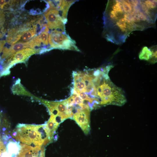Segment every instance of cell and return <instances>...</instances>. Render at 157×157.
<instances>
[{
  "mask_svg": "<svg viewBox=\"0 0 157 157\" xmlns=\"http://www.w3.org/2000/svg\"><path fill=\"white\" fill-rule=\"evenodd\" d=\"M103 19L104 36L117 44L124 42L132 32L143 30L147 25L139 0L108 1Z\"/></svg>",
  "mask_w": 157,
  "mask_h": 157,
  "instance_id": "obj_1",
  "label": "cell"
},
{
  "mask_svg": "<svg viewBox=\"0 0 157 157\" xmlns=\"http://www.w3.org/2000/svg\"><path fill=\"white\" fill-rule=\"evenodd\" d=\"M94 69L74 71L71 93L79 97L83 104L91 110L101 106L97 95L96 78Z\"/></svg>",
  "mask_w": 157,
  "mask_h": 157,
  "instance_id": "obj_2",
  "label": "cell"
},
{
  "mask_svg": "<svg viewBox=\"0 0 157 157\" xmlns=\"http://www.w3.org/2000/svg\"><path fill=\"white\" fill-rule=\"evenodd\" d=\"M13 136L22 144L33 146L41 147L50 142L49 133L44 125L19 124L13 133Z\"/></svg>",
  "mask_w": 157,
  "mask_h": 157,
  "instance_id": "obj_3",
  "label": "cell"
},
{
  "mask_svg": "<svg viewBox=\"0 0 157 157\" xmlns=\"http://www.w3.org/2000/svg\"><path fill=\"white\" fill-rule=\"evenodd\" d=\"M109 72L104 73L97 87L101 106L111 105L121 106L126 101L124 93L111 81L108 75Z\"/></svg>",
  "mask_w": 157,
  "mask_h": 157,
  "instance_id": "obj_4",
  "label": "cell"
},
{
  "mask_svg": "<svg viewBox=\"0 0 157 157\" xmlns=\"http://www.w3.org/2000/svg\"><path fill=\"white\" fill-rule=\"evenodd\" d=\"M44 52V50L42 49L29 48L18 51L6 58L0 65V69L2 72L0 76H2L8 75L10 73V69L15 65L26 62L30 56L34 54L41 53Z\"/></svg>",
  "mask_w": 157,
  "mask_h": 157,
  "instance_id": "obj_5",
  "label": "cell"
},
{
  "mask_svg": "<svg viewBox=\"0 0 157 157\" xmlns=\"http://www.w3.org/2000/svg\"><path fill=\"white\" fill-rule=\"evenodd\" d=\"M48 42L52 49H58L79 51L75 42L65 31L53 30L49 34Z\"/></svg>",
  "mask_w": 157,
  "mask_h": 157,
  "instance_id": "obj_6",
  "label": "cell"
},
{
  "mask_svg": "<svg viewBox=\"0 0 157 157\" xmlns=\"http://www.w3.org/2000/svg\"><path fill=\"white\" fill-rule=\"evenodd\" d=\"M47 107L50 117L58 125L65 119L71 118L67 107V99L59 101H50L42 100Z\"/></svg>",
  "mask_w": 157,
  "mask_h": 157,
  "instance_id": "obj_7",
  "label": "cell"
},
{
  "mask_svg": "<svg viewBox=\"0 0 157 157\" xmlns=\"http://www.w3.org/2000/svg\"><path fill=\"white\" fill-rule=\"evenodd\" d=\"M44 15L49 28L65 31V24L67 19L63 17L62 13L58 10L49 6L44 12Z\"/></svg>",
  "mask_w": 157,
  "mask_h": 157,
  "instance_id": "obj_8",
  "label": "cell"
},
{
  "mask_svg": "<svg viewBox=\"0 0 157 157\" xmlns=\"http://www.w3.org/2000/svg\"><path fill=\"white\" fill-rule=\"evenodd\" d=\"M38 45L33 37L26 42H18L12 45L9 47H5L3 49L2 53L0 57V63H2L3 59L10 57L16 52L24 49L29 48L35 49Z\"/></svg>",
  "mask_w": 157,
  "mask_h": 157,
  "instance_id": "obj_9",
  "label": "cell"
},
{
  "mask_svg": "<svg viewBox=\"0 0 157 157\" xmlns=\"http://www.w3.org/2000/svg\"><path fill=\"white\" fill-rule=\"evenodd\" d=\"M90 110H85L76 112L73 116L72 118L76 121L85 134L90 131Z\"/></svg>",
  "mask_w": 157,
  "mask_h": 157,
  "instance_id": "obj_10",
  "label": "cell"
},
{
  "mask_svg": "<svg viewBox=\"0 0 157 157\" xmlns=\"http://www.w3.org/2000/svg\"><path fill=\"white\" fill-rule=\"evenodd\" d=\"M139 2L143 12L155 22L157 17V0H140Z\"/></svg>",
  "mask_w": 157,
  "mask_h": 157,
  "instance_id": "obj_11",
  "label": "cell"
},
{
  "mask_svg": "<svg viewBox=\"0 0 157 157\" xmlns=\"http://www.w3.org/2000/svg\"><path fill=\"white\" fill-rule=\"evenodd\" d=\"M20 148L17 157H40V151L41 147L33 146L30 145L21 144ZM41 153V152H40Z\"/></svg>",
  "mask_w": 157,
  "mask_h": 157,
  "instance_id": "obj_12",
  "label": "cell"
},
{
  "mask_svg": "<svg viewBox=\"0 0 157 157\" xmlns=\"http://www.w3.org/2000/svg\"><path fill=\"white\" fill-rule=\"evenodd\" d=\"M139 58L140 60L148 61L152 63L157 62L156 46L149 48L146 46L144 47L140 51Z\"/></svg>",
  "mask_w": 157,
  "mask_h": 157,
  "instance_id": "obj_13",
  "label": "cell"
},
{
  "mask_svg": "<svg viewBox=\"0 0 157 157\" xmlns=\"http://www.w3.org/2000/svg\"><path fill=\"white\" fill-rule=\"evenodd\" d=\"M26 29L25 27L10 29L8 31L6 37V42L12 45L16 43L20 39L23 33Z\"/></svg>",
  "mask_w": 157,
  "mask_h": 157,
  "instance_id": "obj_14",
  "label": "cell"
},
{
  "mask_svg": "<svg viewBox=\"0 0 157 157\" xmlns=\"http://www.w3.org/2000/svg\"><path fill=\"white\" fill-rule=\"evenodd\" d=\"M11 91L14 94L31 96V94L27 91L22 85L19 78L17 79L11 88Z\"/></svg>",
  "mask_w": 157,
  "mask_h": 157,
  "instance_id": "obj_15",
  "label": "cell"
},
{
  "mask_svg": "<svg viewBox=\"0 0 157 157\" xmlns=\"http://www.w3.org/2000/svg\"><path fill=\"white\" fill-rule=\"evenodd\" d=\"M37 26L34 25L25 30L23 33L22 37L18 42H28L34 37L37 33Z\"/></svg>",
  "mask_w": 157,
  "mask_h": 157,
  "instance_id": "obj_16",
  "label": "cell"
},
{
  "mask_svg": "<svg viewBox=\"0 0 157 157\" xmlns=\"http://www.w3.org/2000/svg\"><path fill=\"white\" fill-rule=\"evenodd\" d=\"M20 148V144L17 142L12 141L8 143L6 149L10 157H15L19 153Z\"/></svg>",
  "mask_w": 157,
  "mask_h": 157,
  "instance_id": "obj_17",
  "label": "cell"
},
{
  "mask_svg": "<svg viewBox=\"0 0 157 157\" xmlns=\"http://www.w3.org/2000/svg\"><path fill=\"white\" fill-rule=\"evenodd\" d=\"M49 32L43 31L38 35L41 43L45 46L48 44Z\"/></svg>",
  "mask_w": 157,
  "mask_h": 157,
  "instance_id": "obj_18",
  "label": "cell"
},
{
  "mask_svg": "<svg viewBox=\"0 0 157 157\" xmlns=\"http://www.w3.org/2000/svg\"><path fill=\"white\" fill-rule=\"evenodd\" d=\"M5 16L2 10H0V28L3 27L5 20Z\"/></svg>",
  "mask_w": 157,
  "mask_h": 157,
  "instance_id": "obj_19",
  "label": "cell"
},
{
  "mask_svg": "<svg viewBox=\"0 0 157 157\" xmlns=\"http://www.w3.org/2000/svg\"><path fill=\"white\" fill-rule=\"evenodd\" d=\"M10 1L0 0V8L3 9V7L6 4L9 3Z\"/></svg>",
  "mask_w": 157,
  "mask_h": 157,
  "instance_id": "obj_20",
  "label": "cell"
},
{
  "mask_svg": "<svg viewBox=\"0 0 157 157\" xmlns=\"http://www.w3.org/2000/svg\"><path fill=\"white\" fill-rule=\"evenodd\" d=\"M40 157H45L44 149L43 148L42 149Z\"/></svg>",
  "mask_w": 157,
  "mask_h": 157,
  "instance_id": "obj_21",
  "label": "cell"
},
{
  "mask_svg": "<svg viewBox=\"0 0 157 157\" xmlns=\"http://www.w3.org/2000/svg\"><path fill=\"white\" fill-rule=\"evenodd\" d=\"M4 35L0 31V39L3 37Z\"/></svg>",
  "mask_w": 157,
  "mask_h": 157,
  "instance_id": "obj_22",
  "label": "cell"
}]
</instances>
